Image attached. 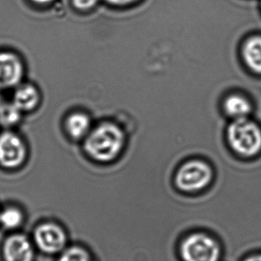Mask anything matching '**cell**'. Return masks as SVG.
<instances>
[{
	"mask_svg": "<svg viewBox=\"0 0 261 261\" xmlns=\"http://www.w3.org/2000/svg\"><path fill=\"white\" fill-rule=\"evenodd\" d=\"M84 141V151L90 160L99 164H110L125 151L127 135L117 122L105 120L93 127Z\"/></svg>",
	"mask_w": 261,
	"mask_h": 261,
	"instance_id": "cell-1",
	"label": "cell"
},
{
	"mask_svg": "<svg viewBox=\"0 0 261 261\" xmlns=\"http://www.w3.org/2000/svg\"><path fill=\"white\" fill-rule=\"evenodd\" d=\"M224 246L213 233L193 229L181 236L176 245L179 261H222Z\"/></svg>",
	"mask_w": 261,
	"mask_h": 261,
	"instance_id": "cell-2",
	"label": "cell"
},
{
	"mask_svg": "<svg viewBox=\"0 0 261 261\" xmlns=\"http://www.w3.org/2000/svg\"><path fill=\"white\" fill-rule=\"evenodd\" d=\"M211 166L202 159L184 161L175 172L173 185L184 195L193 196L206 190L213 182Z\"/></svg>",
	"mask_w": 261,
	"mask_h": 261,
	"instance_id": "cell-3",
	"label": "cell"
},
{
	"mask_svg": "<svg viewBox=\"0 0 261 261\" xmlns=\"http://www.w3.org/2000/svg\"><path fill=\"white\" fill-rule=\"evenodd\" d=\"M32 242L40 252L58 256L70 245L66 228L58 222L46 221L38 224L32 233Z\"/></svg>",
	"mask_w": 261,
	"mask_h": 261,
	"instance_id": "cell-4",
	"label": "cell"
},
{
	"mask_svg": "<svg viewBox=\"0 0 261 261\" xmlns=\"http://www.w3.org/2000/svg\"><path fill=\"white\" fill-rule=\"evenodd\" d=\"M228 139L231 148L245 156H252L261 149V130L246 118L237 119L229 125Z\"/></svg>",
	"mask_w": 261,
	"mask_h": 261,
	"instance_id": "cell-5",
	"label": "cell"
},
{
	"mask_svg": "<svg viewBox=\"0 0 261 261\" xmlns=\"http://www.w3.org/2000/svg\"><path fill=\"white\" fill-rule=\"evenodd\" d=\"M28 155L27 144L18 134L11 129L0 133V167L17 170L25 164Z\"/></svg>",
	"mask_w": 261,
	"mask_h": 261,
	"instance_id": "cell-6",
	"label": "cell"
},
{
	"mask_svg": "<svg viewBox=\"0 0 261 261\" xmlns=\"http://www.w3.org/2000/svg\"><path fill=\"white\" fill-rule=\"evenodd\" d=\"M25 67L21 58L11 51H0V90L15 89L22 84Z\"/></svg>",
	"mask_w": 261,
	"mask_h": 261,
	"instance_id": "cell-7",
	"label": "cell"
},
{
	"mask_svg": "<svg viewBox=\"0 0 261 261\" xmlns=\"http://www.w3.org/2000/svg\"><path fill=\"white\" fill-rule=\"evenodd\" d=\"M35 248L32 239L22 233H12L2 245L3 261H35Z\"/></svg>",
	"mask_w": 261,
	"mask_h": 261,
	"instance_id": "cell-8",
	"label": "cell"
},
{
	"mask_svg": "<svg viewBox=\"0 0 261 261\" xmlns=\"http://www.w3.org/2000/svg\"><path fill=\"white\" fill-rule=\"evenodd\" d=\"M41 100V93L36 86L22 83L15 88L12 102L24 114L37 110Z\"/></svg>",
	"mask_w": 261,
	"mask_h": 261,
	"instance_id": "cell-9",
	"label": "cell"
},
{
	"mask_svg": "<svg viewBox=\"0 0 261 261\" xmlns=\"http://www.w3.org/2000/svg\"><path fill=\"white\" fill-rule=\"evenodd\" d=\"M64 125L67 135L76 141L85 139L93 128L90 115L83 111H75L69 114Z\"/></svg>",
	"mask_w": 261,
	"mask_h": 261,
	"instance_id": "cell-10",
	"label": "cell"
},
{
	"mask_svg": "<svg viewBox=\"0 0 261 261\" xmlns=\"http://www.w3.org/2000/svg\"><path fill=\"white\" fill-rule=\"evenodd\" d=\"M242 54L247 65L256 73H261L260 33H254L245 38Z\"/></svg>",
	"mask_w": 261,
	"mask_h": 261,
	"instance_id": "cell-11",
	"label": "cell"
},
{
	"mask_svg": "<svg viewBox=\"0 0 261 261\" xmlns=\"http://www.w3.org/2000/svg\"><path fill=\"white\" fill-rule=\"evenodd\" d=\"M224 110L228 116L234 119L246 118L251 112V103L248 99L239 95L228 96L224 102Z\"/></svg>",
	"mask_w": 261,
	"mask_h": 261,
	"instance_id": "cell-12",
	"label": "cell"
},
{
	"mask_svg": "<svg viewBox=\"0 0 261 261\" xmlns=\"http://www.w3.org/2000/svg\"><path fill=\"white\" fill-rule=\"evenodd\" d=\"M24 113L11 102H2L0 104V126L10 130L21 123Z\"/></svg>",
	"mask_w": 261,
	"mask_h": 261,
	"instance_id": "cell-13",
	"label": "cell"
},
{
	"mask_svg": "<svg viewBox=\"0 0 261 261\" xmlns=\"http://www.w3.org/2000/svg\"><path fill=\"white\" fill-rule=\"evenodd\" d=\"M57 261H98L93 251L83 244H72L61 254Z\"/></svg>",
	"mask_w": 261,
	"mask_h": 261,
	"instance_id": "cell-14",
	"label": "cell"
},
{
	"mask_svg": "<svg viewBox=\"0 0 261 261\" xmlns=\"http://www.w3.org/2000/svg\"><path fill=\"white\" fill-rule=\"evenodd\" d=\"M24 216L18 207L9 205L0 210V226L8 231H15L24 223Z\"/></svg>",
	"mask_w": 261,
	"mask_h": 261,
	"instance_id": "cell-15",
	"label": "cell"
},
{
	"mask_svg": "<svg viewBox=\"0 0 261 261\" xmlns=\"http://www.w3.org/2000/svg\"><path fill=\"white\" fill-rule=\"evenodd\" d=\"M99 0H72L73 6L78 10L87 11L97 4Z\"/></svg>",
	"mask_w": 261,
	"mask_h": 261,
	"instance_id": "cell-16",
	"label": "cell"
},
{
	"mask_svg": "<svg viewBox=\"0 0 261 261\" xmlns=\"http://www.w3.org/2000/svg\"><path fill=\"white\" fill-rule=\"evenodd\" d=\"M240 261H261V250L246 254Z\"/></svg>",
	"mask_w": 261,
	"mask_h": 261,
	"instance_id": "cell-17",
	"label": "cell"
},
{
	"mask_svg": "<svg viewBox=\"0 0 261 261\" xmlns=\"http://www.w3.org/2000/svg\"><path fill=\"white\" fill-rule=\"evenodd\" d=\"M106 1L110 4L113 5V6H127V5L135 3L138 0H106Z\"/></svg>",
	"mask_w": 261,
	"mask_h": 261,
	"instance_id": "cell-18",
	"label": "cell"
},
{
	"mask_svg": "<svg viewBox=\"0 0 261 261\" xmlns=\"http://www.w3.org/2000/svg\"><path fill=\"white\" fill-rule=\"evenodd\" d=\"M32 1L38 4H47V3H51L54 0H32Z\"/></svg>",
	"mask_w": 261,
	"mask_h": 261,
	"instance_id": "cell-19",
	"label": "cell"
},
{
	"mask_svg": "<svg viewBox=\"0 0 261 261\" xmlns=\"http://www.w3.org/2000/svg\"><path fill=\"white\" fill-rule=\"evenodd\" d=\"M259 9H260V12L261 13V0H260V3H259Z\"/></svg>",
	"mask_w": 261,
	"mask_h": 261,
	"instance_id": "cell-20",
	"label": "cell"
},
{
	"mask_svg": "<svg viewBox=\"0 0 261 261\" xmlns=\"http://www.w3.org/2000/svg\"><path fill=\"white\" fill-rule=\"evenodd\" d=\"M2 102H3V99H2L1 93H0V104L2 103Z\"/></svg>",
	"mask_w": 261,
	"mask_h": 261,
	"instance_id": "cell-21",
	"label": "cell"
}]
</instances>
